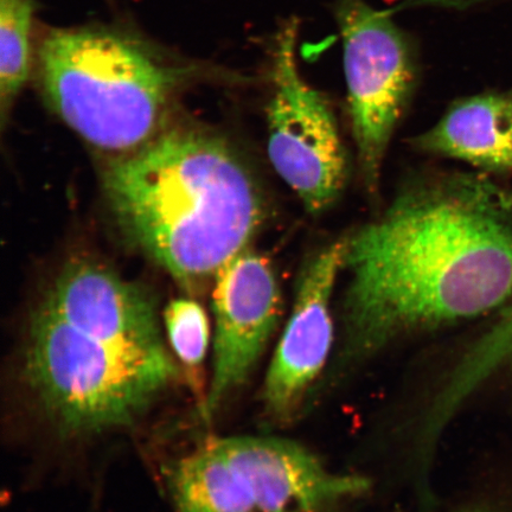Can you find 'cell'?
<instances>
[{"label": "cell", "mask_w": 512, "mask_h": 512, "mask_svg": "<svg viewBox=\"0 0 512 512\" xmlns=\"http://www.w3.org/2000/svg\"><path fill=\"white\" fill-rule=\"evenodd\" d=\"M343 360L407 332L483 315L512 299V226L484 179L452 175L402 190L345 239Z\"/></svg>", "instance_id": "obj_1"}, {"label": "cell", "mask_w": 512, "mask_h": 512, "mask_svg": "<svg viewBox=\"0 0 512 512\" xmlns=\"http://www.w3.org/2000/svg\"><path fill=\"white\" fill-rule=\"evenodd\" d=\"M104 184L127 238L187 288L215 279L265 217L247 164L226 140L204 132H160L114 156Z\"/></svg>", "instance_id": "obj_2"}, {"label": "cell", "mask_w": 512, "mask_h": 512, "mask_svg": "<svg viewBox=\"0 0 512 512\" xmlns=\"http://www.w3.org/2000/svg\"><path fill=\"white\" fill-rule=\"evenodd\" d=\"M44 96L96 149L126 155L162 132L182 69L105 29H50L37 54Z\"/></svg>", "instance_id": "obj_3"}, {"label": "cell", "mask_w": 512, "mask_h": 512, "mask_svg": "<svg viewBox=\"0 0 512 512\" xmlns=\"http://www.w3.org/2000/svg\"><path fill=\"white\" fill-rule=\"evenodd\" d=\"M28 342L25 377L44 413L66 435L133 424L177 375L165 348L99 341L43 306Z\"/></svg>", "instance_id": "obj_4"}, {"label": "cell", "mask_w": 512, "mask_h": 512, "mask_svg": "<svg viewBox=\"0 0 512 512\" xmlns=\"http://www.w3.org/2000/svg\"><path fill=\"white\" fill-rule=\"evenodd\" d=\"M335 9L358 164L368 190L375 191L390 139L414 91V50L389 10L366 0H337Z\"/></svg>", "instance_id": "obj_5"}, {"label": "cell", "mask_w": 512, "mask_h": 512, "mask_svg": "<svg viewBox=\"0 0 512 512\" xmlns=\"http://www.w3.org/2000/svg\"><path fill=\"white\" fill-rule=\"evenodd\" d=\"M296 43L297 27L290 24L279 37L274 59L268 156L305 209L316 215L341 196L348 160L328 101L299 73Z\"/></svg>", "instance_id": "obj_6"}, {"label": "cell", "mask_w": 512, "mask_h": 512, "mask_svg": "<svg viewBox=\"0 0 512 512\" xmlns=\"http://www.w3.org/2000/svg\"><path fill=\"white\" fill-rule=\"evenodd\" d=\"M214 280V371L204 418L215 414L252 373L277 328L281 309L270 261L249 246L230 259Z\"/></svg>", "instance_id": "obj_7"}, {"label": "cell", "mask_w": 512, "mask_h": 512, "mask_svg": "<svg viewBox=\"0 0 512 512\" xmlns=\"http://www.w3.org/2000/svg\"><path fill=\"white\" fill-rule=\"evenodd\" d=\"M345 239L320 249L300 274L296 298L266 376L267 412L287 419L325 366L334 341L331 298L343 268Z\"/></svg>", "instance_id": "obj_8"}, {"label": "cell", "mask_w": 512, "mask_h": 512, "mask_svg": "<svg viewBox=\"0 0 512 512\" xmlns=\"http://www.w3.org/2000/svg\"><path fill=\"white\" fill-rule=\"evenodd\" d=\"M261 512H323L369 490V480L326 469L305 447L278 438L213 441Z\"/></svg>", "instance_id": "obj_9"}, {"label": "cell", "mask_w": 512, "mask_h": 512, "mask_svg": "<svg viewBox=\"0 0 512 512\" xmlns=\"http://www.w3.org/2000/svg\"><path fill=\"white\" fill-rule=\"evenodd\" d=\"M99 341L136 349L165 348L151 294L88 261L68 265L42 304Z\"/></svg>", "instance_id": "obj_10"}, {"label": "cell", "mask_w": 512, "mask_h": 512, "mask_svg": "<svg viewBox=\"0 0 512 512\" xmlns=\"http://www.w3.org/2000/svg\"><path fill=\"white\" fill-rule=\"evenodd\" d=\"M414 144L492 172L512 170V92L460 99Z\"/></svg>", "instance_id": "obj_11"}, {"label": "cell", "mask_w": 512, "mask_h": 512, "mask_svg": "<svg viewBox=\"0 0 512 512\" xmlns=\"http://www.w3.org/2000/svg\"><path fill=\"white\" fill-rule=\"evenodd\" d=\"M178 512H254L248 486L213 443L185 457L171 471Z\"/></svg>", "instance_id": "obj_12"}, {"label": "cell", "mask_w": 512, "mask_h": 512, "mask_svg": "<svg viewBox=\"0 0 512 512\" xmlns=\"http://www.w3.org/2000/svg\"><path fill=\"white\" fill-rule=\"evenodd\" d=\"M35 9L34 0H0V105L3 125L29 79Z\"/></svg>", "instance_id": "obj_13"}, {"label": "cell", "mask_w": 512, "mask_h": 512, "mask_svg": "<svg viewBox=\"0 0 512 512\" xmlns=\"http://www.w3.org/2000/svg\"><path fill=\"white\" fill-rule=\"evenodd\" d=\"M171 347L185 366L200 367L209 347V322L203 307L187 298H178L164 312Z\"/></svg>", "instance_id": "obj_14"}, {"label": "cell", "mask_w": 512, "mask_h": 512, "mask_svg": "<svg viewBox=\"0 0 512 512\" xmlns=\"http://www.w3.org/2000/svg\"><path fill=\"white\" fill-rule=\"evenodd\" d=\"M489 341L505 355L512 356V305L505 309L488 330Z\"/></svg>", "instance_id": "obj_15"}, {"label": "cell", "mask_w": 512, "mask_h": 512, "mask_svg": "<svg viewBox=\"0 0 512 512\" xmlns=\"http://www.w3.org/2000/svg\"><path fill=\"white\" fill-rule=\"evenodd\" d=\"M428 9H445L454 11H467L482 8L505 0H420Z\"/></svg>", "instance_id": "obj_16"}]
</instances>
